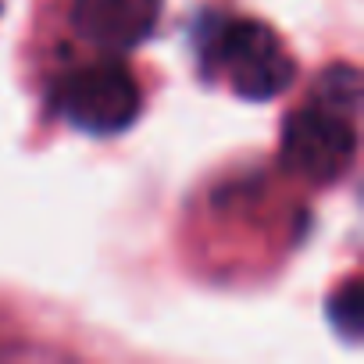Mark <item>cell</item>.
Segmentation results:
<instances>
[{"label":"cell","mask_w":364,"mask_h":364,"mask_svg":"<svg viewBox=\"0 0 364 364\" xmlns=\"http://www.w3.org/2000/svg\"><path fill=\"white\" fill-rule=\"evenodd\" d=\"M357 154V114L307 100L282 125V164L307 182L339 178Z\"/></svg>","instance_id":"cell-3"},{"label":"cell","mask_w":364,"mask_h":364,"mask_svg":"<svg viewBox=\"0 0 364 364\" xmlns=\"http://www.w3.org/2000/svg\"><path fill=\"white\" fill-rule=\"evenodd\" d=\"M311 100H321L328 107L360 114V72L353 65H332V68H325L318 75L314 90H311Z\"/></svg>","instance_id":"cell-5"},{"label":"cell","mask_w":364,"mask_h":364,"mask_svg":"<svg viewBox=\"0 0 364 364\" xmlns=\"http://www.w3.org/2000/svg\"><path fill=\"white\" fill-rule=\"evenodd\" d=\"M200 58L204 68L218 72L236 97L254 104L275 100L296 75V61L279 33L257 18H225L215 26L211 40L200 47Z\"/></svg>","instance_id":"cell-1"},{"label":"cell","mask_w":364,"mask_h":364,"mask_svg":"<svg viewBox=\"0 0 364 364\" xmlns=\"http://www.w3.org/2000/svg\"><path fill=\"white\" fill-rule=\"evenodd\" d=\"M360 307H364V300H360V279H346L332 296H328V321L336 325V332L343 336V339H357L360 336Z\"/></svg>","instance_id":"cell-6"},{"label":"cell","mask_w":364,"mask_h":364,"mask_svg":"<svg viewBox=\"0 0 364 364\" xmlns=\"http://www.w3.org/2000/svg\"><path fill=\"white\" fill-rule=\"evenodd\" d=\"M164 0H72V29L104 54L136 50L161 18Z\"/></svg>","instance_id":"cell-4"},{"label":"cell","mask_w":364,"mask_h":364,"mask_svg":"<svg viewBox=\"0 0 364 364\" xmlns=\"http://www.w3.org/2000/svg\"><path fill=\"white\" fill-rule=\"evenodd\" d=\"M54 111L79 132L118 136L139 118V86L125 61L104 58L75 68L54 90Z\"/></svg>","instance_id":"cell-2"}]
</instances>
